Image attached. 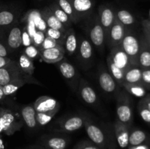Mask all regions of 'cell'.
I'll return each instance as SVG.
<instances>
[{
    "mask_svg": "<svg viewBox=\"0 0 150 149\" xmlns=\"http://www.w3.org/2000/svg\"><path fill=\"white\" fill-rule=\"evenodd\" d=\"M45 145L50 149H65L67 145V139L58 136H46L42 139Z\"/></svg>",
    "mask_w": 150,
    "mask_h": 149,
    "instance_id": "cell-27",
    "label": "cell"
},
{
    "mask_svg": "<svg viewBox=\"0 0 150 149\" xmlns=\"http://www.w3.org/2000/svg\"><path fill=\"white\" fill-rule=\"evenodd\" d=\"M145 38V37H144ZM146 42H147V43H148V45H149V49H150V41L149 40H146Z\"/></svg>",
    "mask_w": 150,
    "mask_h": 149,
    "instance_id": "cell-52",
    "label": "cell"
},
{
    "mask_svg": "<svg viewBox=\"0 0 150 149\" xmlns=\"http://www.w3.org/2000/svg\"><path fill=\"white\" fill-rule=\"evenodd\" d=\"M142 83L146 90H150V69L142 70Z\"/></svg>",
    "mask_w": 150,
    "mask_h": 149,
    "instance_id": "cell-42",
    "label": "cell"
},
{
    "mask_svg": "<svg viewBox=\"0 0 150 149\" xmlns=\"http://www.w3.org/2000/svg\"><path fill=\"white\" fill-rule=\"evenodd\" d=\"M133 149H148L147 147L146 146H143V145H137V146H133Z\"/></svg>",
    "mask_w": 150,
    "mask_h": 149,
    "instance_id": "cell-50",
    "label": "cell"
},
{
    "mask_svg": "<svg viewBox=\"0 0 150 149\" xmlns=\"http://www.w3.org/2000/svg\"><path fill=\"white\" fill-rule=\"evenodd\" d=\"M107 66H108V72L111 74L113 78L114 79L118 86L120 88H122V85L124 83V76L125 72L122 70L117 67L115 64L111 61V58L108 56L107 57Z\"/></svg>",
    "mask_w": 150,
    "mask_h": 149,
    "instance_id": "cell-29",
    "label": "cell"
},
{
    "mask_svg": "<svg viewBox=\"0 0 150 149\" xmlns=\"http://www.w3.org/2000/svg\"><path fill=\"white\" fill-rule=\"evenodd\" d=\"M21 116L23 122L29 129H35L38 127L36 120V111L33 105H28L22 107Z\"/></svg>",
    "mask_w": 150,
    "mask_h": 149,
    "instance_id": "cell-25",
    "label": "cell"
},
{
    "mask_svg": "<svg viewBox=\"0 0 150 149\" xmlns=\"http://www.w3.org/2000/svg\"><path fill=\"white\" fill-rule=\"evenodd\" d=\"M60 107L55 108L54 110L45 112H36V120L38 126L43 127L48 124L53 119L56 114L59 110Z\"/></svg>",
    "mask_w": 150,
    "mask_h": 149,
    "instance_id": "cell-34",
    "label": "cell"
},
{
    "mask_svg": "<svg viewBox=\"0 0 150 149\" xmlns=\"http://www.w3.org/2000/svg\"><path fill=\"white\" fill-rule=\"evenodd\" d=\"M58 45L59 44L57 41H55L54 39L49 37L46 36L45 37V39H44L43 42H42V44L41 45L40 48V51H43V50H45V49H49V48H54V47L57 46V45Z\"/></svg>",
    "mask_w": 150,
    "mask_h": 149,
    "instance_id": "cell-41",
    "label": "cell"
},
{
    "mask_svg": "<svg viewBox=\"0 0 150 149\" xmlns=\"http://www.w3.org/2000/svg\"><path fill=\"white\" fill-rule=\"evenodd\" d=\"M18 79L36 80L32 75L25 73L20 68L18 61L14 60H12L7 66L0 69V86H3Z\"/></svg>",
    "mask_w": 150,
    "mask_h": 149,
    "instance_id": "cell-4",
    "label": "cell"
},
{
    "mask_svg": "<svg viewBox=\"0 0 150 149\" xmlns=\"http://www.w3.org/2000/svg\"><path fill=\"white\" fill-rule=\"evenodd\" d=\"M36 112H45L60 107L59 102L54 98L48 96L38 97L33 104Z\"/></svg>",
    "mask_w": 150,
    "mask_h": 149,
    "instance_id": "cell-19",
    "label": "cell"
},
{
    "mask_svg": "<svg viewBox=\"0 0 150 149\" xmlns=\"http://www.w3.org/2000/svg\"><path fill=\"white\" fill-rule=\"evenodd\" d=\"M32 45V39L29 36V33L23 26V32H22V47L23 48Z\"/></svg>",
    "mask_w": 150,
    "mask_h": 149,
    "instance_id": "cell-44",
    "label": "cell"
},
{
    "mask_svg": "<svg viewBox=\"0 0 150 149\" xmlns=\"http://www.w3.org/2000/svg\"><path fill=\"white\" fill-rule=\"evenodd\" d=\"M89 36L91 42L93 43V45L99 51H102L105 47V43L106 42V40H105V32L100 23L98 15L95 18L89 26Z\"/></svg>",
    "mask_w": 150,
    "mask_h": 149,
    "instance_id": "cell-11",
    "label": "cell"
},
{
    "mask_svg": "<svg viewBox=\"0 0 150 149\" xmlns=\"http://www.w3.org/2000/svg\"><path fill=\"white\" fill-rule=\"evenodd\" d=\"M114 128L120 146L121 148H126L129 145V127L117 119L114 122Z\"/></svg>",
    "mask_w": 150,
    "mask_h": 149,
    "instance_id": "cell-21",
    "label": "cell"
},
{
    "mask_svg": "<svg viewBox=\"0 0 150 149\" xmlns=\"http://www.w3.org/2000/svg\"><path fill=\"white\" fill-rule=\"evenodd\" d=\"M22 51L26 56L29 57L32 61L40 57V51L39 48L35 47L34 45H31L29 46L26 47V48H23Z\"/></svg>",
    "mask_w": 150,
    "mask_h": 149,
    "instance_id": "cell-38",
    "label": "cell"
},
{
    "mask_svg": "<svg viewBox=\"0 0 150 149\" xmlns=\"http://www.w3.org/2000/svg\"><path fill=\"white\" fill-rule=\"evenodd\" d=\"M146 133L140 129H135L130 133L129 135V144L132 146L140 145L146 140Z\"/></svg>",
    "mask_w": 150,
    "mask_h": 149,
    "instance_id": "cell-36",
    "label": "cell"
},
{
    "mask_svg": "<svg viewBox=\"0 0 150 149\" xmlns=\"http://www.w3.org/2000/svg\"><path fill=\"white\" fill-rule=\"evenodd\" d=\"M48 7L50 8V10L52 11V13H54V15L56 16L57 19L65 26L67 29L69 28H71L72 25V21L70 19V18L67 16V15L60 8L59 6L57 4L55 1L54 2L51 3L48 5Z\"/></svg>",
    "mask_w": 150,
    "mask_h": 149,
    "instance_id": "cell-30",
    "label": "cell"
},
{
    "mask_svg": "<svg viewBox=\"0 0 150 149\" xmlns=\"http://www.w3.org/2000/svg\"><path fill=\"white\" fill-rule=\"evenodd\" d=\"M122 88L130 95L143 98L146 94V89L142 83H123Z\"/></svg>",
    "mask_w": 150,
    "mask_h": 149,
    "instance_id": "cell-31",
    "label": "cell"
},
{
    "mask_svg": "<svg viewBox=\"0 0 150 149\" xmlns=\"http://www.w3.org/2000/svg\"><path fill=\"white\" fill-rule=\"evenodd\" d=\"M4 145L3 140L0 138V149H4Z\"/></svg>",
    "mask_w": 150,
    "mask_h": 149,
    "instance_id": "cell-51",
    "label": "cell"
},
{
    "mask_svg": "<svg viewBox=\"0 0 150 149\" xmlns=\"http://www.w3.org/2000/svg\"><path fill=\"white\" fill-rule=\"evenodd\" d=\"M57 65L63 77L68 82L71 89L76 91L80 77L76 67L64 58L59 61Z\"/></svg>",
    "mask_w": 150,
    "mask_h": 149,
    "instance_id": "cell-8",
    "label": "cell"
},
{
    "mask_svg": "<svg viewBox=\"0 0 150 149\" xmlns=\"http://www.w3.org/2000/svg\"><path fill=\"white\" fill-rule=\"evenodd\" d=\"M98 18L105 34V40L111 26L116 19V11L108 5H100L99 7Z\"/></svg>",
    "mask_w": 150,
    "mask_h": 149,
    "instance_id": "cell-13",
    "label": "cell"
},
{
    "mask_svg": "<svg viewBox=\"0 0 150 149\" xmlns=\"http://www.w3.org/2000/svg\"><path fill=\"white\" fill-rule=\"evenodd\" d=\"M18 65L20 68L26 74L29 75H33L35 72V67L34 65V61L26 56L23 52L20 54L18 58Z\"/></svg>",
    "mask_w": 150,
    "mask_h": 149,
    "instance_id": "cell-33",
    "label": "cell"
},
{
    "mask_svg": "<svg viewBox=\"0 0 150 149\" xmlns=\"http://www.w3.org/2000/svg\"><path fill=\"white\" fill-rule=\"evenodd\" d=\"M142 69L139 66H131L125 72V83H142Z\"/></svg>",
    "mask_w": 150,
    "mask_h": 149,
    "instance_id": "cell-28",
    "label": "cell"
},
{
    "mask_svg": "<svg viewBox=\"0 0 150 149\" xmlns=\"http://www.w3.org/2000/svg\"><path fill=\"white\" fill-rule=\"evenodd\" d=\"M83 127L89 139L96 145H104L105 143V134L102 129L86 115H83Z\"/></svg>",
    "mask_w": 150,
    "mask_h": 149,
    "instance_id": "cell-9",
    "label": "cell"
},
{
    "mask_svg": "<svg viewBox=\"0 0 150 149\" xmlns=\"http://www.w3.org/2000/svg\"><path fill=\"white\" fill-rule=\"evenodd\" d=\"M117 119L130 127L133 119L132 102L130 94L125 90H120L117 96Z\"/></svg>",
    "mask_w": 150,
    "mask_h": 149,
    "instance_id": "cell-1",
    "label": "cell"
},
{
    "mask_svg": "<svg viewBox=\"0 0 150 149\" xmlns=\"http://www.w3.org/2000/svg\"><path fill=\"white\" fill-rule=\"evenodd\" d=\"M21 23L32 39H33L35 34L39 31L45 33L48 28L40 10L35 9L29 10L23 16Z\"/></svg>",
    "mask_w": 150,
    "mask_h": 149,
    "instance_id": "cell-2",
    "label": "cell"
},
{
    "mask_svg": "<svg viewBox=\"0 0 150 149\" xmlns=\"http://www.w3.org/2000/svg\"><path fill=\"white\" fill-rule=\"evenodd\" d=\"M76 149H99L96 145H93L92 143H89V142L83 141L78 144L76 146Z\"/></svg>",
    "mask_w": 150,
    "mask_h": 149,
    "instance_id": "cell-46",
    "label": "cell"
},
{
    "mask_svg": "<svg viewBox=\"0 0 150 149\" xmlns=\"http://www.w3.org/2000/svg\"><path fill=\"white\" fill-rule=\"evenodd\" d=\"M79 20L91 14L94 7L92 0H70Z\"/></svg>",
    "mask_w": 150,
    "mask_h": 149,
    "instance_id": "cell-20",
    "label": "cell"
},
{
    "mask_svg": "<svg viewBox=\"0 0 150 149\" xmlns=\"http://www.w3.org/2000/svg\"><path fill=\"white\" fill-rule=\"evenodd\" d=\"M139 66L142 70L150 69V49L144 37L142 38L140 40Z\"/></svg>",
    "mask_w": 150,
    "mask_h": 149,
    "instance_id": "cell-26",
    "label": "cell"
},
{
    "mask_svg": "<svg viewBox=\"0 0 150 149\" xmlns=\"http://www.w3.org/2000/svg\"><path fill=\"white\" fill-rule=\"evenodd\" d=\"M5 95H4V92H3V89H2V86H0V102L2 101L3 99L5 98Z\"/></svg>",
    "mask_w": 150,
    "mask_h": 149,
    "instance_id": "cell-49",
    "label": "cell"
},
{
    "mask_svg": "<svg viewBox=\"0 0 150 149\" xmlns=\"http://www.w3.org/2000/svg\"><path fill=\"white\" fill-rule=\"evenodd\" d=\"M149 20H150V17H149Z\"/></svg>",
    "mask_w": 150,
    "mask_h": 149,
    "instance_id": "cell-53",
    "label": "cell"
},
{
    "mask_svg": "<svg viewBox=\"0 0 150 149\" xmlns=\"http://www.w3.org/2000/svg\"><path fill=\"white\" fill-rule=\"evenodd\" d=\"M19 13L8 7H0V33L4 34L18 22Z\"/></svg>",
    "mask_w": 150,
    "mask_h": 149,
    "instance_id": "cell-10",
    "label": "cell"
},
{
    "mask_svg": "<svg viewBox=\"0 0 150 149\" xmlns=\"http://www.w3.org/2000/svg\"><path fill=\"white\" fill-rule=\"evenodd\" d=\"M138 110L143 121L150 124V110L146 108V105L143 103L142 100L139 101L138 104Z\"/></svg>",
    "mask_w": 150,
    "mask_h": 149,
    "instance_id": "cell-39",
    "label": "cell"
},
{
    "mask_svg": "<svg viewBox=\"0 0 150 149\" xmlns=\"http://www.w3.org/2000/svg\"><path fill=\"white\" fill-rule=\"evenodd\" d=\"M11 61L12 59L9 57L0 56V69L7 66Z\"/></svg>",
    "mask_w": 150,
    "mask_h": 149,
    "instance_id": "cell-47",
    "label": "cell"
},
{
    "mask_svg": "<svg viewBox=\"0 0 150 149\" xmlns=\"http://www.w3.org/2000/svg\"><path fill=\"white\" fill-rule=\"evenodd\" d=\"M45 37H46V34H45V32H41V31L38 32L35 34L33 39H32V45H34L35 47L39 48L40 50V48L41 45H42V42H43Z\"/></svg>",
    "mask_w": 150,
    "mask_h": 149,
    "instance_id": "cell-40",
    "label": "cell"
},
{
    "mask_svg": "<svg viewBox=\"0 0 150 149\" xmlns=\"http://www.w3.org/2000/svg\"><path fill=\"white\" fill-rule=\"evenodd\" d=\"M40 12L48 28L59 30L65 33L67 29L56 18V16L54 15L52 11L50 10L48 6L44 7L42 10H40Z\"/></svg>",
    "mask_w": 150,
    "mask_h": 149,
    "instance_id": "cell-22",
    "label": "cell"
},
{
    "mask_svg": "<svg viewBox=\"0 0 150 149\" xmlns=\"http://www.w3.org/2000/svg\"><path fill=\"white\" fill-rule=\"evenodd\" d=\"M23 124L12 110L0 108V134L11 135L19 131Z\"/></svg>",
    "mask_w": 150,
    "mask_h": 149,
    "instance_id": "cell-3",
    "label": "cell"
},
{
    "mask_svg": "<svg viewBox=\"0 0 150 149\" xmlns=\"http://www.w3.org/2000/svg\"><path fill=\"white\" fill-rule=\"evenodd\" d=\"M23 25L17 23L4 34V41L10 53L16 52L22 47Z\"/></svg>",
    "mask_w": 150,
    "mask_h": 149,
    "instance_id": "cell-6",
    "label": "cell"
},
{
    "mask_svg": "<svg viewBox=\"0 0 150 149\" xmlns=\"http://www.w3.org/2000/svg\"><path fill=\"white\" fill-rule=\"evenodd\" d=\"M76 91L78 92L81 99L87 105H95L98 103V97L96 92L83 78H80L79 80Z\"/></svg>",
    "mask_w": 150,
    "mask_h": 149,
    "instance_id": "cell-15",
    "label": "cell"
},
{
    "mask_svg": "<svg viewBox=\"0 0 150 149\" xmlns=\"http://www.w3.org/2000/svg\"><path fill=\"white\" fill-rule=\"evenodd\" d=\"M98 82L103 91L108 93H114L117 96L120 91V87L114 80L108 70L101 65L98 72Z\"/></svg>",
    "mask_w": 150,
    "mask_h": 149,
    "instance_id": "cell-12",
    "label": "cell"
},
{
    "mask_svg": "<svg viewBox=\"0 0 150 149\" xmlns=\"http://www.w3.org/2000/svg\"><path fill=\"white\" fill-rule=\"evenodd\" d=\"M120 46L129 57L132 66H139L140 40L131 32L126 31Z\"/></svg>",
    "mask_w": 150,
    "mask_h": 149,
    "instance_id": "cell-5",
    "label": "cell"
},
{
    "mask_svg": "<svg viewBox=\"0 0 150 149\" xmlns=\"http://www.w3.org/2000/svg\"><path fill=\"white\" fill-rule=\"evenodd\" d=\"M126 27L122 24L117 18L115 19L114 24L111 26L108 34L106 37L107 45L110 49L116 46H118L121 44L125 34L126 33Z\"/></svg>",
    "mask_w": 150,
    "mask_h": 149,
    "instance_id": "cell-14",
    "label": "cell"
},
{
    "mask_svg": "<svg viewBox=\"0 0 150 149\" xmlns=\"http://www.w3.org/2000/svg\"><path fill=\"white\" fill-rule=\"evenodd\" d=\"M142 23L145 39L150 41V20L149 19H144L142 20Z\"/></svg>",
    "mask_w": 150,
    "mask_h": 149,
    "instance_id": "cell-45",
    "label": "cell"
},
{
    "mask_svg": "<svg viewBox=\"0 0 150 149\" xmlns=\"http://www.w3.org/2000/svg\"><path fill=\"white\" fill-rule=\"evenodd\" d=\"M116 18L125 27L134 24L136 22L134 16L126 10H117L116 12Z\"/></svg>",
    "mask_w": 150,
    "mask_h": 149,
    "instance_id": "cell-35",
    "label": "cell"
},
{
    "mask_svg": "<svg viewBox=\"0 0 150 149\" xmlns=\"http://www.w3.org/2000/svg\"><path fill=\"white\" fill-rule=\"evenodd\" d=\"M9 53H10V51L6 45L4 34L0 33V56L8 57Z\"/></svg>",
    "mask_w": 150,
    "mask_h": 149,
    "instance_id": "cell-43",
    "label": "cell"
},
{
    "mask_svg": "<svg viewBox=\"0 0 150 149\" xmlns=\"http://www.w3.org/2000/svg\"><path fill=\"white\" fill-rule=\"evenodd\" d=\"M60 7V8L67 15L72 23H77L79 21V19L76 15V11L73 8L70 0H54Z\"/></svg>",
    "mask_w": 150,
    "mask_h": 149,
    "instance_id": "cell-32",
    "label": "cell"
},
{
    "mask_svg": "<svg viewBox=\"0 0 150 149\" xmlns=\"http://www.w3.org/2000/svg\"><path fill=\"white\" fill-rule=\"evenodd\" d=\"M45 34H46L47 37H49L54 39L55 41H57L59 45H61L63 46L65 33L59 30H57V29L48 27L46 32H45Z\"/></svg>",
    "mask_w": 150,
    "mask_h": 149,
    "instance_id": "cell-37",
    "label": "cell"
},
{
    "mask_svg": "<svg viewBox=\"0 0 150 149\" xmlns=\"http://www.w3.org/2000/svg\"><path fill=\"white\" fill-rule=\"evenodd\" d=\"M63 47L65 53H67L68 56L73 55L77 51L78 39L76 32L73 28H69L66 31Z\"/></svg>",
    "mask_w": 150,
    "mask_h": 149,
    "instance_id": "cell-23",
    "label": "cell"
},
{
    "mask_svg": "<svg viewBox=\"0 0 150 149\" xmlns=\"http://www.w3.org/2000/svg\"><path fill=\"white\" fill-rule=\"evenodd\" d=\"M141 100L143 102V103L146 105V108L150 110V93L146 95L145 96H144Z\"/></svg>",
    "mask_w": 150,
    "mask_h": 149,
    "instance_id": "cell-48",
    "label": "cell"
},
{
    "mask_svg": "<svg viewBox=\"0 0 150 149\" xmlns=\"http://www.w3.org/2000/svg\"><path fill=\"white\" fill-rule=\"evenodd\" d=\"M78 56L83 67H87L93 57V49L90 42L82 37L78 44Z\"/></svg>",
    "mask_w": 150,
    "mask_h": 149,
    "instance_id": "cell-17",
    "label": "cell"
},
{
    "mask_svg": "<svg viewBox=\"0 0 150 149\" xmlns=\"http://www.w3.org/2000/svg\"><path fill=\"white\" fill-rule=\"evenodd\" d=\"M108 56L117 67L122 70L124 72L132 66L128 56L123 51L120 45L111 48Z\"/></svg>",
    "mask_w": 150,
    "mask_h": 149,
    "instance_id": "cell-16",
    "label": "cell"
},
{
    "mask_svg": "<svg viewBox=\"0 0 150 149\" xmlns=\"http://www.w3.org/2000/svg\"><path fill=\"white\" fill-rule=\"evenodd\" d=\"M65 51L62 45H58L54 48L40 51V58L48 64H56L62 60L64 57Z\"/></svg>",
    "mask_w": 150,
    "mask_h": 149,
    "instance_id": "cell-18",
    "label": "cell"
},
{
    "mask_svg": "<svg viewBox=\"0 0 150 149\" xmlns=\"http://www.w3.org/2000/svg\"><path fill=\"white\" fill-rule=\"evenodd\" d=\"M55 130L61 132H73L83 127V115H73L61 118L56 122Z\"/></svg>",
    "mask_w": 150,
    "mask_h": 149,
    "instance_id": "cell-7",
    "label": "cell"
},
{
    "mask_svg": "<svg viewBox=\"0 0 150 149\" xmlns=\"http://www.w3.org/2000/svg\"><path fill=\"white\" fill-rule=\"evenodd\" d=\"M37 84V85H41L40 83L38 81V80H28V79H18V80H14L10 83H7V84L4 85L2 86L3 92H4V95L6 96H10V95L16 93L20 88L23 87L24 85L26 84Z\"/></svg>",
    "mask_w": 150,
    "mask_h": 149,
    "instance_id": "cell-24",
    "label": "cell"
}]
</instances>
